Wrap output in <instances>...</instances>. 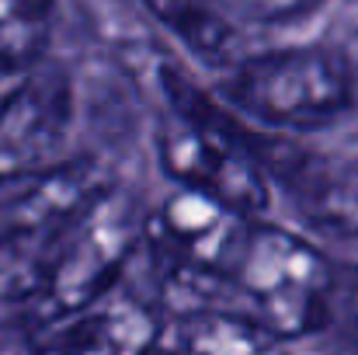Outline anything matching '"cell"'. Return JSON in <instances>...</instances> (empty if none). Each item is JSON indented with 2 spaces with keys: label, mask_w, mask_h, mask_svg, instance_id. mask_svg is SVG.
<instances>
[{
  "label": "cell",
  "mask_w": 358,
  "mask_h": 355,
  "mask_svg": "<svg viewBox=\"0 0 358 355\" xmlns=\"http://www.w3.org/2000/svg\"><path fill=\"white\" fill-rule=\"evenodd\" d=\"M220 95L243 118L310 132L345 116L352 102V74L345 60L327 49H278L240 60Z\"/></svg>",
  "instance_id": "obj_1"
},
{
  "label": "cell",
  "mask_w": 358,
  "mask_h": 355,
  "mask_svg": "<svg viewBox=\"0 0 358 355\" xmlns=\"http://www.w3.org/2000/svg\"><path fill=\"white\" fill-rule=\"evenodd\" d=\"M334 265L303 237L250 220L227 282L250 307V317L282 338L324 331Z\"/></svg>",
  "instance_id": "obj_2"
},
{
  "label": "cell",
  "mask_w": 358,
  "mask_h": 355,
  "mask_svg": "<svg viewBox=\"0 0 358 355\" xmlns=\"http://www.w3.org/2000/svg\"><path fill=\"white\" fill-rule=\"evenodd\" d=\"M139 234L143 220L129 195L122 192L98 195L63 237L52 279L42 293V314L59 321L105 300L129 254L136 251Z\"/></svg>",
  "instance_id": "obj_3"
},
{
  "label": "cell",
  "mask_w": 358,
  "mask_h": 355,
  "mask_svg": "<svg viewBox=\"0 0 358 355\" xmlns=\"http://www.w3.org/2000/svg\"><path fill=\"white\" fill-rule=\"evenodd\" d=\"M70 81L56 67L35 70L0 102V185L52 167L70 125Z\"/></svg>",
  "instance_id": "obj_4"
},
{
  "label": "cell",
  "mask_w": 358,
  "mask_h": 355,
  "mask_svg": "<svg viewBox=\"0 0 358 355\" xmlns=\"http://www.w3.org/2000/svg\"><path fill=\"white\" fill-rule=\"evenodd\" d=\"M157 150H160L164 171L174 181H181V188L213 195L247 216H257L268 206V178L237 146H230L216 132L181 118L178 112L171 122L160 125Z\"/></svg>",
  "instance_id": "obj_5"
},
{
  "label": "cell",
  "mask_w": 358,
  "mask_h": 355,
  "mask_svg": "<svg viewBox=\"0 0 358 355\" xmlns=\"http://www.w3.org/2000/svg\"><path fill=\"white\" fill-rule=\"evenodd\" d=\"M250 220L254 216L230 209L213 195L181 188L160 206L157 237L174 258V265L192 272L195 279L227 282V272L247 237Z\"/></svg>",
  "instance_id": "obj_6"
},
{
  "label": "cell",
  "mask_w": 358,
  "mask_h": 355,
  "mask_svg": "<svg viewBox=\"0 0 358 355\" xmlns=\"http://www.w3.org/2000/svg\"><path fill=\"white\" fill-rule=\"evenodd\" d=\"M45 335V355H150L157 317L132 296H105Z\"/></svg>",
  "instance_id": "obj_7"
},
{
  "label": "cell",
  "mask_w": 358,
  "mask_h": 355,
  "mask_svg": "<svg viewBox=\"0 0 358 355\" xmlns=\"http://www.w3.org/2000/svg\"><path fill=\"white\" fill-rule=\"evenodd\" d=\"M296 213L327 237H358V164L306 150L282 185Z\"/></svg>",
  "instance_id": "obj_8"
},
{
  "label": "cell",
  "mask_w": 358,
  "mask_h": 355,
  "mask_svg": "<svg viewBox=\"0 0 358 355\" xmlns=\"http://www.w3.org/2000/svg\"><path fill=\"white\" fill-rule=\"evenodd\" d=\"M70 227L14 223V220L0 223V307L42 300Z\"/></svg>",
  "instance_id": "obj_9"
},
{
  "label": "cell",
  "mask_w": 358,
  "mask_h": 355,
  "mask_svg": "<svg viewBox=\"0 0 358 355\" xmlns=\"http://www.w3.org/2000/svg\"><path fill=\"white\" fill-rule=\"evenodd\" d=\"M181 355H285L282 335L250 314L202 310L181 328Z\"/></svg>",
  "instance_id": "obj_10"
},
{
  "label": "cell",
  "mask_w": 358,
  "mask_h": 355,
  "mask_svg": "<svg viewBox=\"0 0 358 355\" xmlns=\"http://www.w3.org/2000/svg\"><path fill=\"white\" fill-rule=\"evenodd\" d=\"M52 18V0H0V74H21L42 63Z\"/></svg>",
  "instance_id": "obj_11"
},
{
  "label": "cell",
  "mask_w": 358,
  "mask_h": 355,
  "mask_svg": "<svg viewBox=\"0 0 358 355\" xmlns=\"http://www.w3.org/2000/svg\"><path fill=\"white\" fill-rule=\"evenodd\" d=\"M157 21L167 25L171 35H178L192 53L206 60H223L234 56L240 32L230 28L209 0H143Z\"/></svg>",
  "instance_id": "obj_12"
},
{
  "label": "cell",
  "mask_w": 358,
  "mask_h": 355,
  "mask_svg": "<svg viewBox=\"0 0 358 355\" xmlns=\"http://www.w3.org/2000/svg\"><path fill=\"white\" fill-rule=\"evenodd\" d=\"M216 14L237 28H275V25H292L306 14H313L324 0H209Z\"/></svg>",
  "instance_id": "obj_13"
},
{
  "label": "cell",
  "mask_w": 358,
  "mask_h": 355,
  "mask_svg": "<svg viewBox=\"0 0 358 355\" xmlns=\"http://www.w3.org/2000/svg\"><path fill=\"white\" fill-rule=\"evenodd\" d=\"M324 331H334V338L358 355V268L352 265H334Z\"/></svg>",
  "instance_id": "obj_14"
},
{
  "label": "cell",
  "mask_w": 358,
  "mask_h": 355,
  "mask_svg": "<svg viewBox=\"0 0 358 355\" xmlns=\"http://www.w3.org/2000/svg\"><path fill=\"white\" fill-rule=\"evenodd\" d=\"M0 355H45V335L31 321H0Z\"/></svg>",
  "instance_id": "obj_15"
},
{
  "label": "cell",
  "mask_w": 358,
  "mask_h": 355,
  "mask_svg": "<svg viewBox=\"0 0 358 355\" xmlns=\"http://www.w3.org/2000/svg\"><path fill=\"white\" fill-rule=\"evenodd\" d=\"M150 355H157V352H150Z\"/></svg>",
  "instance_id": "obj_16"
}]
</instances>
